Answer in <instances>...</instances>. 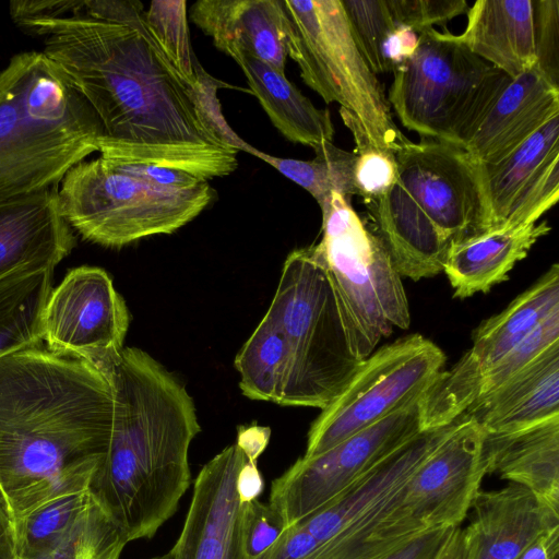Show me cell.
Listing matches in <instances>:
<instances>
[{
  "label": "cell",
  "instance_id": "obj_1",
  "mask_svg": "<svg viewBox=\"0 0 559 559\" xmlns=\"http://www.w3.org/2000/svg\"><path fill=\"white\" fill-rule=\"evenodd\" d=\"M134 0H85L84 15L25 24L45 36L44 53L97 115L103 159L179 169L204 180L238 167L224 142L148 32Z\"/></svg>",
  "mask_w": 559,
  "mask_h": 559
},
{
  "label": "cell",
  "instance_id": "obj_2",
  "mask_svg": "<svg viewBox=\"0 0 559 559\" xmlns=\"http://www.w3.org/2000/svg\"><path fill=\"white\" fill-rule=\"evenodd\" d=\"M112 419V385L95 365L44 345L0 357V493L13 520L88 490Z\"/></svg>",
  "mask_w": 559,
  "mask_h": 559
},
{
  "label": "cell",
  "instance_id": "obj_3",
  "mask_svg": "<svg viewBox=\"0 0 559 559\" xmlns=\"http://www.w3.org/2000/svg\"><path fill=\"white\" fill-rule=\"evenodd\" d=\"M105 373L112 428L88 492L128 542L151 538L191 484L189 449L201 430L195 406L186 386L140 348H123Z\"/></svg>",
  "mask_w": 559,
  "mask_h": 559
},
{
  "label": "cell",
  "instance_id": "obj_4",
  "mask_svg": "<svg viewBox=\"0 0 559 559\" xmlns=\"http://www.w3.org/2000/svg\"><path fill=\"white\" fill-rule=\"evenodd\" d=\"M102 123L43 51L11 57L0 71V201L58 187L99 152Z\"/></svg>",
  "mask_w": 559,
  "mask_h": 559
},
{
  "label": "cell",
  "instance_id": "obj_5",
  "mask_svg": "<svg viewBox=\"0 0 559 559\" xmlns=\"http://www.w3.org/2000/svg\"><path fill=\"white\" fill-rule=\"evenodd\" d=\"M266 314L282 331L289 354L280 405L323 409L361 360L350 346L332 275L317 245L287 255Z\"/></svg>",
  "mask_w": 559,
  "mask_h": 559
},
{
  "label": "cell",
  "instance_id": "obj_6",
  "mask_svg": "<svg viewBox=\"0 0 559 559\" xmlns=\"http://www.w3.org/2000/svg\"><path fill=\"white\" fill-rule=\"evenodd\" d=\"M418 34L416 50L393 72L390 106L423 138L465 147L512 79L447 29Z\"/></svg>",
  "mask_w": 559,
  "mask_h": 559
},
{
  "label": "cell",
  "instance_id": "obj_7",
  "mask_svg": "<svg viewBox=\"0 0 559 559\" xmlns=\"http://www.w3.org/2000/svg\"><path fill=\"white\" fill-rule=\"evenodd\" d=\"M287 55L326 103H337L374 146L394 151L406 136L393 121L379 81L353 37L341 0H282Z\"/></svg>",
  "mask_w": 559,
  "mask_h": 559
},
{
  "label": "cell",
  "instance_id": "obj_8",
  "mask_svg": "<svg viewBox=\"0 0 559 559\" xmlns=\"http://www.w3.org/2000/svg\"><path fill=\"white\" fill-rule=\"evenodd\" d=\"M58 197L72 230L91 242L120 248L175 233L213 202L215 190L207 181L186 189L155 187L98 157L73 166L61 180Z\"/></svg>",
  "mask_w": 559,
  "mask_h": 559
},
{
  "label": "cell",
  "instance_id": "obj_9",
  "mask_svg": "<svg viewBox=\"0 0 559 559\" xmlns=\"http://www.w3.org/2000/svg\"><path fill=\"white\" fill-rule=\"evenodd\" d=\"M320 210L317 247L331 272L353 352L362 360L394 328L411 324L402 276L348 198L333 193Z\"/></svg>",
  "mask_w": 559,
  "mask_h": 559
},
{
  "label": "cell",
  "instance_id": "obj_10",
  "mask_svg": "<svg viewBox=\"0 0 559 559\" xmlns=\"http://www.w3.org/2000/svg\"><path fill=\"white\" fill-rule=\"evenodd\" d=\"M445 359L442 349L420 334L399 338L370 354L312 423L304 455L323 453L420 400Z\"/></svg>",
  "mask_w": 559,
  "mask_h": 559
},
{
  "label": "cell",
  "instance_id": "obj_11",
  "mask_svg": "<svg viewBox=\"0 0 559 559\" xmlns=\"http://www.w3.org/2000/svg\"><path fill=\"white\" fill-rule=\"evenodd\" d=\"M420 400L346 438L328 451L299 457L271 485L269 503L287 527L302 521L421 431Z\"/></svg>",
  "mask_w": 559,
  "mask_h": 559
},
{
  "label": "cell",
  "instance_id": "obj_12",
  "mask_svg": "<svg viewBox=\"0 0 559 559\" xmlns=\"http://www.w3.org/2000/svg\"><path fill=\"white\" fill-rule=\"evenodd\" d=\"M556 310H559L558 264L551 265L504 310L474 331L471 348L449 370L441 371L421 397V430L460 419L473 403V391L479 377Z\"/></svg>",
  "mask_w": 559,
  "mask_h": 559
},
{
  "label": "cell",
  "instance_id": "obj_13",
  "mask_svg": "<svg viewBox=\"0 0 559 559\" xmlns=\"http://www.w3.org/2000/svg\"><path fill=\"white\" fill-rule=\"evenodd\" d=\"M393 154L399 183L451 243L489 229L480 165L464 147L406 138Z\"/></svg>",
  "mask_w": 559,
  "mask_h": 559
},
{
  "label": "cell",
  "instance_id": "obj_14",
  "mask_svg": "<svg viewBox=\"0 0 559 559\" xmlns=\"http://www.w3.org/2000/svg\"><path fill=\"white\" fill-rule=\"evenodd\" d=\"M130 313L110 275L96 266L70 270L49 294L41 333L55 353L82 358L108 371L119 358Z\"/></svg>",
  "mask_w": 559,
  "mask_h": 559
},
{
  "label": "cell",
  "instance_id": "obj_15",
  "mask_svg": "<svg viewBox=\"0 0 559 559\" xmlns=\"http://www.w3.org/2000/svg\"><path fill=\"white\" fill-rule=\"evenodd\" d=\"M483 442V429L463 415L406 484L403 506L430 528L461 526L487 475Z\"/></svg>",
  "mask_w": 559,
  "mask_h": 559
},
{
  "label": "cell",
  "instance_id": "obj_16",
  "mask_svg": "<svg viewBox=\"0 0 559 559\" xmlns=\"http://www.w3.org/2000/svg\"><path fill=\"white\" fill-rule=\"evenodd\" d=\"M247 459L235 442L202 467L181 533L169 551L171 559H242L243 504L236 479Z\"/></svg>",
  "mask_w": 559,
  "mask_h": 559
},
{
  "label": "cell",
  "instance_id": "obj_17",
  "mask_svg": "<svg viewBox=\"0 0 559 559\" xmlns=\"http://www.w3.org/2000/svg\"><path fill=\"white\" fill-rule=\"evenodd\" d=\"M472 509V520L462 528L465 559H520L539 537L559 530V511L512 483L479 490Z\"/></svg>",
  "mask_w": 559,
  "mask_h": 559
},
{
  "label": "cell",
  "instance_id": "obj_18",
  "mask_svg": "<svg viewBox=\"0 0 559 559\" xmlns=\"http://www.w3.org/2000/svg\"><path fill=\"white\" fill-rule=\"evenodd\" d=\"M58 189L0 201V281L28 267H56L75 247Z\"/></svg>",
  "mask_w": 559,
  "mask_h": 559
},
{
  "label": "cell",
  "instance_id": "obj_19",
  "mask_svg": "<svg viewBox=\"0 0 559 559\" xmlns=\"http://www.w3.org/2000/svg\"><path fill=\"white\" fill-rule=\"evenodd\" d=\"M191 21L234 60L254 57L281 73L288 58L282 0H200Z\"/></svg>",
  "mask_w": 559,
  "mask_h": 559
},
{
  "label": "cell",
  "instance_id": "obj_20",
  "mask_svg": "<svg viewBox=\"0 0 559 559\" xmlns=\"http://www.w3.org/2000/svg\"><path fill=\"white\" fill-rule=\"evenodd\" d=\"M364 204L362 221L382 241L401 276L419 281L443 272L451 240L399 181L384 194Z\"/></svg>",
  "mask_w": 559,
  "mask_h": 559
},
{
  "label": "cell",
  "instance_id": "obj_21",
  "mask_svg": "<svg viewBox=\"0 0 559 559\" xmlns=\"http://www.w3.org/2000/svg\"><path fill=\"white\" fill-rule=\"evenodd\" d=\"M559 115V86L538 68L512 79L464 147L480 165H492Z\"/></svg>",
  "mask_w": 559,
  "mask_h": 559
},
{
  "label": "cell",
  "instance_id": "obj_22",
  "mask_svg": "<svg viewBox=\"0 0 559 559\" xmlns=\"http://www.w3.org/2000/svg\"><path fill=\"white\" fill-rule=\"evenodd\" d=\"M486 435L507 433L559 417V342L463 414Z\"/></svg>",
  "mask_w": 559,
  "mask_h": 559
},
{
  "label": "cell",
  "instance_id": "obj_23",
  "mask_svg": "<svg viewBox=\"0 0 559 559\" xmlns=\"http://www.w3.org/2000/svg\"><path fill=\"white\" fill-rule=\"evenodd\" d=\"M453 37L511 79L536 66L532 0H477Z\"/></svg>",
  "mask_w": 559,
  "mask_h": 559
},
{
  "label": "cell",
  "instance_id": "obj_24",
  "mask_svg": "<svg viewBox=\"0 0 559 559\" xmlns=\"http://www.w3.org/2000/svg\"><path fill=\"white\" fill-rule=\"evenodd\" d=\"M487 474L521 485L558 510L559 417L498 435L484 433Z\"/></svg>",
  "mask_w": 559,
  "mask_h": 559
},
{
  "label": "cell",
  "instance_id": "obj_25",
  "mask_svg": "<svg viewBox=\"0 0 559 559\" xmlns=\"http://www.w3.org/2000/svg\"><path fill=\"white\" fill-rule=\"evenodd\" d=\"M551 230L547 221L527 225L490 229L452 242L447 255L445 273L455 298L488 293L509 278L515 263Z\"/></svg>",
  "mask_w": 559,
  "mask_h": 559
},
{
  "label": "cell",
  "instance_id": "obj_26",
  "mask_svg": "<svg viewBox=\"0 0 559 559\" xmlns=\"http://www.w3.org/2000/svg\"><path fill=\"white\" fill-rule=\"evenodd\" d=\"M235 61L272 124L286 140L312 148L333 141L335 130L329 110L317 108L285 73L251 56Z\"/></svg>",
  "mask_w": 559,
  "mask_h": 559
},
{
  "label": "cell",
  "instance_id": "obj_27",
  "mask_svg": "<svg viewBox=\"0 0 559 559\" xmlns=\"http://www.w3.org/2000/svg\"><path fill=\"white\" fill-rule=\"evenodd\" d=\"M403 489L320 544L304 559H386L430 530L403 506Z\"/></svg>",
  "mask_w": 559,
  "mask_h": 559
},
{
  "label": "cell",
  "instance_id": "obj_28",
  "mask_svg": "<svg viewBox=\"0 0 559 559\" xmlns=\"http://www.w3.org/2000/svg\"><path fill=\"white\" fill-rule=\"evenodd\" d=\"M559 157V115L492 165H480L489 229L500 228L518 197Z\"/></svg>",
  "mask_w": 559,
  "mask_h": 559
},
{
  "label": "cell",
  "instance_id": "obj_29",
  "mask_svg": "<svg viewBox=\"0 0 559 559\" xmlns=\"http://www.w3.org/2000/svg\"><path fill=\"white\" fill-rule=\"evenodd\" d=\"M53 266H34L0 281V357L43 345L41 318Z\"/></svg>",
  "mask_w": 559,
  "mask_h": 559
},
{
  "label": "cell",
  "instance_id": "obj_30",
  "mask_svg": "<svg viewBox=\"0 0 559 559\" xmlns=\"http://www.w3.org/2000/svg\"><path fill=\"white\" fill-rule=\"evenodd\" d=\"M234 365L245 396L280 404L289 354L282 331L266 313L237 353Z\"/></svg>",
  "mask_w": 559,
  "mask_h": 559
},
{
  "label": "cell",
  "instance_id": "obj_31",
  "mask_svg": "<svg viewBox=\"0 0 559 559\" xmlns=\"http://www.w3.org/2000/svg\"><path fill=\"white\" fill-rule=\"evenodd\" d=\"M310 160L276 157L254 148L252 155L277 169L286 178L309 192L323 207L333 193L345 198L356 195L354 166L356 155L338 148L333 142H322L313 147Z\"/></svg>",
  "mask_w": 559,
  "mask_h": 559
},
{
  "label": "cell",
  "instance_id": "obj_32",
  "mask_svg": "<svg viewBox=\"0 0 559 559\" xmlns=\"http://www.w3.org/2000/svg\"><path fill=\"white\" fill-rule=\"evenodd\" d=\"M91 501L88 490L58 496L14 520L19 559L39 557L72 530Z\"/></svg>",
  "mask_w": 559,
  "mask_h": 559
},
{
  "label": "cell",
  "instance_id": "obj_33",
  "mask_svg": "<svg viewBox=\"0 0 559 559\" xmlns=\"http://www.w3.org/2000/svg\"><path fill=\"white\" fill-rule=\"evenodd\" d=\"M128 539L92 499L72 530L46 554L33 559H120Z\"/></svg>",
  "mask_w": 559,
  "mask_h": 559
},
{
  "label": "cell",
  "instance_id": "obj_34",
  "mask_svg": "<svg viewBox=\"0 0 559 559\" xmlns=\"http://www.w3.org/2000/svg\"><path fill=\"white\" fill-rule=\"evenodd\" d=\"M145 25L173 67L192 87L200 66L193 52L185 0L152 1L143 13Z\"/></svg>",
  "mask_w": 559,
  "mask_h": 559
},
{
  "label": "cell",
  "instance_id": "obj_35",
  "mask_svg": "<svg viewBox=\"0 0 559 559\" xmlns=\"http://www.w3.org/2000/svg\"><path fill=\"white\" fill-rule=\"evenodd\" d=\"M344 124L355 142L354 186L362 201L384 194L397 181V166L392 151L373 145L360 122L340 108Z\"/></svg>",
  "mask_w": 559,
  "mask_h": 559
},
{
  "label": "cell",
  "instance_id": "obj_36",
  "mask_svg": "<svg viewBox=\"0 0 559 559\" xmlns=\"http://www.w3.org/2000/svg\"><path fill=\"white\" fill-rule=\"evenodd\" d=\"M353 37L371 71L389 72L381 53L388 34L396 26L385 0H341Z\"/></svg>",
  "mask_w": 559,
  "mask_h": 559
},
{
  "label": "cell",
  "instance_id": "obj_37",
  "mask_svg": "<svg viewBox=\"0 0 559 559\" xmlns=\"http://www.w3.org/2000/svg\"><path fill=\"white\" fill-rule=\"evenodd\" d=\"M287 528L282 515L259 499L243 504L241 516V557L260 559Z\"/></svg>",
  "mask_w": 559,
  "mask_h": 559
},
{
  "label": "cell",
  "instance_id": "obj_38",
  "mask_svg": "<svg viewBox=\"0 0 559 559\" xmlns=\"http://www.w3.org/2000/svg\"><path fill=\"white\" fill-rule=\"evenodd\" d=\"M558 199L559 157L554 159L542 175L518 197L500 228L537 223L557 203Z\"/></svg>",
  "mask_w": 559,
  "mask_h": 559
},
{
  "label": "cell",
  "instance_id": "obj_39",
  "mask_svg": "<svg viewBox=\"0 0 559 559\" xmlns=\"http://www.w3.org/2000/svg\"><path fill=\"white\" fill-rule=\"evenodd\" d=\"M395 25L411 27L417 33L433 25H444L466 13V0H385Z\"/></svg>",
  "mask_w": 559,
  "mask_h": 559
},
{
  "label": "cell",
  "instance_id": "obj_40",
  "mask_svg": "<svg viewBox=\"0 0 559 559\" xmlns=\"http://www.w3.org/2000/svg\"><path fill=\"white\" fill-rule=\"evenodd\" d=\"M537 68L559 86V1L533 0Z\"/></svg>",
  "mask_w": 559,
  "mask_h": 559
},
{
  "label": "cell",
  "instance_id": "obj_41",
  "mask_svg": "<svg viewBox=\"0 0 559 559\" xmlns=\"http://www.w3.org/2000/svg\"><path fill=\"white\" fill-rule=\"evenodd\" d=\"M107 162L114 169L159 188L186 189L206 181L192 174L159 165Z\"/></svg>",
  "mask_w": 559,
  "mask_h": 559
},
{
  "label": "cell",
  "instance_id": "obj_42",
  "mask_svg": "<svg viewBox=\"0 0 559 559\" xmlns=\"http://www.w3.org/2000/svg\"><path fill=\"white\" fill-rule=\"evenodd\" d=\"M456 527L430 528L386 559H438Z\"/></svg>",
  "mask_w": 559,
  "mask_h": 559
},
{
  "label": "cell",
  "instance_id": "obj_43",
  "mask_svg": "<svg viewBox=\"0 0 559 559\" xmlns=\"http://www.w3.org/2000/svg\"><path fill=\"white\" fill-rule=\"evenodd\" d=\"M318 546L310 533L297 523L287 527L260 559H304Z\"/></svg>",
  "mask_w": 559,
  "mask_h": 559
},
{
  "label": "cell",
  "instance_id": "obj_44",
  "mask_svg": "<svg viewBox=\"0 0 559 559\" xmlns=\"http://www.w3.org/2000/svg\"><path fill=\"white\" fill-rule=\"evenodd\" d=\"M419 34L411 27L396 25L385 37L381 53L389 72H394L416 50Z\"/></svg>",
  "mask_w": 559,
  "mask_h": 559
},
{
  "label": "cell",
  "instance_id": "obj_45",
  "mask_svg": "<svg viewBox=\"0 0 559 559\" xmlns=\"http://www.w3.org/2000/svg\"><path fill=\"white\" fill-rule=\"evenodd\" d=\"M264 489V480L258 468V462L249 457L240 467L237 479L236 490L242 504L258 500Z\"/></svg>",
  "mask_w": 559,
  "mask_h": 559
},
{
  "label": "cell",
  "instance_id": "obj_46",
  "mask_svg": "<svg viewBox=\"0 0 559 559\" xmlns=\"http://www.w3.org/2000/svg\"><path fill=\"white\" fill-rule=\"evenodd\" d=\"M271 431L267 427L258 425L241 426L238 428L236 442L245 451L248 457L254 462L266 449Z\"/></svg>",
  "mask_w": 559,
  "mask_h": 559
},
{
  "label": "cell",
  "instance_id": "obj_47",
  "mask_svg": "<svg viewBox=\"0 0 559 559\" xmlns=\"http://www.w3.org/2000/svg\"><path fill=\"white\" fill-rule=\"evenodd\" d=\"M0 559H19L13 516L0 493Z\"/></svg>",
  "mask_w": 559,
  "mask_h": 559
},
{
  "label": "cell",
  "instance_id": "obj_48",
  "mask_svg": "<svg viewBox=\"0 0 559 559\" xmlns=\"http://www.w3.org/2000/svg\"><path fill=\"white\" fill-rule=\"evenodd\" d=\"M438 559H465L462 526H457L447 547Z\"/></svg>",
  "mask_w": 559,
  "mask_h": 559
},
{
  "label": "cell",
  "instance_id": "obj_49",
  "mask_svg": "<svg viewBox=\"0 0 559 559\" xmlns=\"http://www.w3.org/2000/svg\"><path fill=\"white\" fill-rule=\"evenodd\" d=\"M150 559H171V556H170V552H166L162 556H157V557H153V558H150Z\"/></svg>",
  "mask_w": 559,
  "mask_h": 559
}]
</instances>
